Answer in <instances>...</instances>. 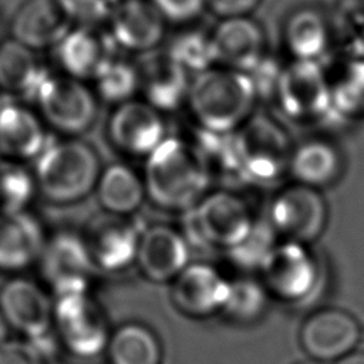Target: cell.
<instances>
[{
	"label": "cell",
	"mask_w": 364,
	"mask_h": 364,
	"mask_svg": "<svg viewBox=\"0 0 364 364\" xmlns=\"http://www.w3.org/2000/svg\"><path fill=\"white\" fill-rule=\"evenodd\" d=\"M213 169L192 138L166 136L145 158L144 183L146 199L156 208L186 212L209 192Z\"/></svg>",
	"instance_id": "cell-1"
},
{
	"label": "cell",
	"mask_w": 364,
	"mask_h": 364,
	"mask_svg": "<svg viewBox=\"0 0 364 364\" xmlns=\"http://www.w3.org/2000/svg\"><path fill=\"white\" fill-rule=\"evenodd\" d=\"M257 100L249 74L215 65L191 78L185 107L198 129L232 134L255 114Z\"/></svg>",
	"instance_id": "cell-2"
},
{
	"label": "cell",
	"mask_w": 364,
	"mask_h": 364,
	"mask_svg": "<svg viewBox=\"0 0 364 364\" xmlns=\"http://www.w3.org/2000/svg\"><path fill=\"white\" fill-rule=\"evenodd\" d=\"M102 166L97 149L80 138L51 139L36 159L38 195L54 205H73L95 191Z\"/></svg>",
	"instance_id": "cell-3"
},
{
	"label": "cell",
	"mask_w": 364,
	"mask_h": 364,
	"mask_svg": "<svg viewBox=\"0 0 364 364\" xmlns=\"http://www.w3.org/2000/svg\"><path fill=\"white\" fill-rule=\"evenodd\" d=\"M293 144L274 118L255 112L232 134L235 178L269 185L289 173Z\"/></svg>",
	"instance_id": "cell-4"
},
{
	"label": "cell",
	"mask_w": 364,
	"mask_h": 364,
	"mask_svg": "<svg viewBox=\"0 0 364 364\" xmlns=\"http://www.w3.org/2000/svg\"><path fill=\"white\" fill-rule=\"evenodd\" d=\"M255 223L252 208L240 193L216 189L183 212L181 232L188 243L229 250L247 237Z\"/></svg>",
	"instance_id": "cell-5"
},
{
	"label": "cell",
	"mask_w": 364,
	"mask_h": 364,
	"mask_svg": "<svg viewBox=\"0 0 364 364\" xmlns=\"http://www.w3.org/2000/svg\"><path fill=\"white\" fill-rule=\"evenodd\" d=\"M44 124L65 138H78L98 118V97L85 82L63 73H48L31 97Z\"/></svg>",
	"instance_id": "cell-6"
},
{
	"label": "cell",
	"mask_w": 364,
	"mask_h": 364,
	"mask_svg": "<svg viewBox=\"0 0 364 364\" xmlns=\"http://www.w3.org/2000/svg\"><path fill=\"white\" fill-rule=\"evenodd\" d=\"M53 330L67 353L78 358L105 353L111 336L102 309L88 291L55 297Z\"/></svg>",
	"instance_id": "cell-7"
},
{
	"label": "cell",
	"mask_w": 364,
	"mask_h": 364,
	"mask_svg": "<svg viewBox=\"0 0 364 364\" xmlns=\"http://www.w3.org/2000/svg\"><path fill=\"white\" fill-rule=\"evenodd\" d=\"M273 98L280 111L297 122L331 115L330 78L318 61L290 60L284 64Z\"/></svg>",
	"instance_id": "cell-8"
},
{
	"label": "cell",
	"mask_w": 364,
	"mask_h": 364,
	"mask_svg": "<svg viewBox=\"0 0 364 364\" xmlns=\"http://www.w3.org/2000/svg\"><path fill=\"white\" fill-rule=\"evenodd\" d=\"M328 206L321 191L290 182L280 188L269 206V223L284 240L309 245L321 236Z\"/></svg>",
	"instance_id": "cell-9"
},
{
	"label": "cell",
	"mask_w": 364,
	"mask_h": 364,
	"mask_svg": "<svg viewBox=\"0 0 364 364\" xmlns=\"http://www.w3.org/2000/svg\"><path fill=\"white\" fill-rule=\"evenodd\" d=\"M44 284L55 297L85 293L95 264L82 233L60 230L47 237L37 262Z\"/></svg>",
	"instance_id": "cell-10"
},
{
	"label": "cell",
	"mask_w": 364,
	"mask_h": 364,
	"mask_svg": "<svg viewBox=\"0 0 364 364\" xmlns=\"http://www.w3.org/2000/svg\"><path fill=\"white\" fill-rule=\"evenodd\" d=\"M260 270L266 290L291 304L309 300L320 282L316 256L307 245L290 240L277 243Z\"/></svg>",
	"instance_id": "cell-11"
},
{
	"label": "cell",
	"mask_w": 364,
	"mask_h": 364,
	"mask_svg": "<svg viewBox=\"0 0 364 364\" xmlns=\"http://www.w3.org/2000/svg\"><path fill=\"white\" fill-rule=\"evenodd\" d=\"M112 146L129 156L146 158L168 136L164 114L145 100H131L117 105L107 122Z\"/></svg>",
	"instance_id": "cell-12"
},
{
	"label": "cell",
	"mask_w": 364,
	"mask_h": 364,
	"mask_svg": "<svg viewBox=\"0 0 364 364\" xmlns=\"http://www.w3.org/2000/svg\"><path fill=\"white\" fill-rule=\"evenodd\" d=\"M0 311L9 327L27 336L31 343L53 331L54 300L31 279L14 276L0 289Z\"/></svg>",
	"instance_id": "cell-13"
},
{
	"label": "cell",
	"mask_w": 364,
	"mask_h": 364,
	"mask_svg": "<svg viewBox=\"0 0 364 364\" xmlns=\"http://www.w3.org/2000/svg\"><path fill=\"white\" fill-rule=\"evenodd\" d=\"M141 232L132 216L101 212L90 219L82 237L95 267L118 272L135 262Z\"/></svg>",
	"instance_id": "cell-14"
},
{
	"label": "cell",
	"mask_w": 364,
	"mask_h": 364,
	"mask_svg": "<svg viewBox=\"0 0 364 364\" xmlns=\"http://www.w3.org/2000/svg\"><path fill=\"white\" fill-rule=\"evenodd\" d=\"M360 337L358 321L338 309H323L313 313L300 330V343L316 361L341 360L353 353Z\"/></svg>",
	"instance_id": "cell-15"
},
{
	"label": "cell",
	"mask_w": 364,
	"mask_h": 364,
	"mask_svg": "<svg viewBox=\"0 0 364 364\" xmlns=\"http://www.w3.org/2000/svg\"><path fill=\"white\" fill-rule=\"evenodd\" d=\"M216 65L249 74L267 55L263 27L250 16L220 18L212 30Z\"/></svg>",
	"instance_id": "cell-16"
},
{
	"label": "cell",
	"mask_w": 364,
	"mask_h": 364,
	"mask_svg": "<svg viewBox=\"0 0 364 364\" xmlns=\"http://www.w3.org/2000/svg\"><path fill=\"white\" fill-rule=\"evenodd\" d=\"M53 50L60 73L87 82L115 57L117 47L100 27L73 26Z\"/></svg>",
	"instance_id": "cell-17"
},
{
	"label": "cell",
	"mask_w": 364,
	"mask_h": 364,
	"mask_svg": "<svg viewBox=\"0 0 364 364\" xmlns=\"http://www.w3.org/2000/svg\"><path fill=\"white\" fill-rule=\"evenodd\" d=\"M189 260V243L181 230L169 225H151L141 232L136 264L152 282H169L179 276Z\"/></svg>",
	"instance_id": "cell-18"
},
{
	"label": "cell",
	"mask_w": 364,
	"mask_h": 364,
	"mask_svg": "<svg viewBox=\"0 0 364 364\" xmlns=\"http://www.w3.org/2000/svg\"><path fill=\"white\" fill-rule=\"evenodd\" d=\"M107 31L117 48L142 54L164 41L166 20L149 0H122Z\"/></svg>",
	"instance_id": "cell-19"
},
{
	"label": "cell",
	"mask_w": 364,
	"mask_h": 364,
	"mask_svg": "<svg viewBox=\"0 0 364 364\" xmlns=\"http://www.w3.org/2000/svg\"><path fill=\"white\" fill-rule=\"evenodd\" d=\"M47 125L40 114L21 102L0 107V156L4 161L26 162L37 159L50 144Z\"/></svg>",
	"instance_id": "cell-20"
},
{
	"label": "cell",
	"mask_w": 364,
	"mask_h": 364,
	"mask_svg": "<svg viewBox=\"0 0 364 364\" xmlns=\"http://www.w3.org/2000/svg\"><path fill=\"white\" fill-rule=\"evenodd\" d=\"M229 293L230 282L206 263L188 264L172 283V301L192 317H206L223 310Z\"/></svg>",
	"instance_id": "cell-21"
},
{
	"label": "cell",
	"mask_w": 364,
	"mask_h": 364,
	"mask_svg": "<svg viewBox=\"0 0 364 364\" xmlns=\"http://www.w3.org/2000/svg\"><path fill=\"white\" fill-rule=\"evenodd\" d=\"M46 242L43 225L30 210H0V272L21 273L37 264Z\"/></svg>",
	"instance_id": "cell-22"
},
{
	"label": "cell",
	"mask_w": 364,
	"mask_h": 364,
	"mask_svg": "<svg viewBox=\"0 0 364 364\" xmlns=\"http://www.w3.org/2000/svg\"><path fill=\"white\" fill-rule=\"evenodd\" d=\"M71 27L57 0H24L10 21V34L30 50L40 51L54 48Z\"/></svg>",
	"instance_id": "cell-23"
},
{
	"label": "cell",
	"mask_w": 364,
	"mask_h": 364,
	"mask_svg": "<svg viewBox=\"0 0 364 364\" xmlns=\"http://www.w3.org/2000/svg\"><path fill=\"white\" fill-rule=\"evenodd\" d=\"M346 169V158L338 145L323 136L303 139L293 146L289 176L314 189L330 188L337 183Z\"/></svg>",
	"instance_id": "cell-24"
},
{
	"label": "cell",
	"mask_w": 364,
	"mask_h": 364,
	"mask_svg": "<svg viewBox=\"0 0 364 364\" xmlns=\"http://www.w3.org/2000/svg\"><path fill=\"white\" fill-rule=\"evenodd\" d=\"M142 100L162 114L186 104L191 75L166 53L154 55L139 65Z\"/></svg>",
	"instance_id": "cell-25"
},
{
	"label": "cell",
	"mask_w": 364,
	"mask_h": 364,
	"mask_svg": "<svg viewBox=\"0 0 364 364\" xmlns=\"http://www.w3.org/2000/svg\"><path fill=\"white\" fill-rule=\"evenodd\" d=\"M282 37L291 60L320 63L331 47L333 27L318 9L300 7L284 20Z\"/></svg>",
	"instance_id": "cell-26"
},
{
	"label": "cell",
	"mask_w": 364,
	"mask_h": 364,
	"mask_svg": "<svg viewBox=\"0 0 364 364\" xmlns=\"http://www.w3.org/2000/svg\"><path fill=\"white\" fill-rule=\"evenodd\" d=\"M94 193L102 212L119 216H132L146 199L142 173L124 162L102 168Z\"/></svg>",
	"instance_id": "cell-27"
},
{
	"label": "cell",
	"mask_w": 364,
	"mask_h": 364,
	"mask_svg": "<svg viewBox=\"0 0 364 364\" xmlns=\"http://www.w3.org/2000/svg\"><path fill=\"white\" fill-rule=\"evenodd\" d=\"M48 73L36 51L14 38L10 37L0 44V90L31 100Z\"/></svg>",
	"instance_id": "cell-28"
},
{
	"label": "cell",
	"mask_w": 364,
	"mask_h": 364,
	"mask_svg": "<svg viewBox=\"0 0 364 364\" xmlns=\"http://www.w3.org/2000/svg\"><path fill=\"white\" fill-rule=\"evenodd\" d=\"M105 355L109 364H161L162 348L148 327L127 323L111 333Z\"/></svg>",
	"instance_id": "cell-29"
},
{
	"label": "cell",
	"mask_w": 364,
	"mask_h": 364,
	"mask_svg": "<svg viewBox=\"0 0 364 364\" xmlns=\"http://www.w3.org/2000/svg\"><path fill=\"white\" fill-rule=\"evenodd\" d=\"M328 78L331 115L344 121L364 118V58L348 57Z\"/></svg>",
	"instance_id": "cell-30"
},
{
	"label": "cell",
	"mask_w": 364,
	"mask_h": 364,
	"mask_svg": "<svg viewBox=\"0 0 364 364\" xmlns=\"http://www.w3.org/2000/svg\"><path fill=\"white\" fill-rule=\"evenodd\" d=\"M165 53L192 77L216 65L212 31L199 27H189L173 36Z\"/></svg>",
	"instance_id": "cell-31"
},
{
	"label": "cell",
	"mask_w": 364,
	"mask_h": 364,
	"mask_svg": "<svg viewBox=\"0 0 364 364\" xmlns=\"http://www.w3.org/2000/svg\"><path fill=\"white\" fill-rule=\"evenodd\" d=\"M92 84L98 100L117 107L134 100L135 94L141 91L139 65L115 55L97 73Z\"/></svg>",
	"instance_id": "cell-32"
},
{
	"label": "cell",
	"mask_w": 364,
	"mask_h": 364,
	"mask_svg": "<svg viewBox=\"0 0 364 364\" xmlns=\"http://www.w3.org/2000/svg\"><path fill=\"white\" fill-rule=\"evenodd\" d=\"M38 195L34 172L27 171L23 164L0 162V210H27V206Z\"/></svg>",
	"instance_id": "cell-33"
},
{
	"label": "cell",
	"mask_w": 364,
	"mask_h": 364,
	"mask_svg": "<svg viewBox=\"0 0 364 364\" xmlns=\"http://www.w3.org/2000/svg\"><path fill=\"white\" fill-rule=\"evenodd\" d=\"M267 304V290L263 284L252 279H237L230 282V293L222 311L232 320L250 323L259 318Z\"/></svg>",
	"instance_id": "cell-34"
},
{
	"label": "cell",
	"mask_w": 364,
	"mask_h": 364,
	"mask_svg": "<svg viewBox=\"0 0 364 364\" xmlns=\"http://www.w3.org/2000/svg\"><path fill=\"white\" fill-rule=\"evenodd\" d=\"M276 232L269 222H257L247 237L237 246L226 250L230 260L243 269H262L276 247Z\"/></svg>",
	"instance_id": "cell-35"
},
{
	"label": "cell",
	"mask_w": 364,
	"mask_h": 364,
	"mask_svg": "<svg viewBox=\"0 0 364 364\" xmlns=\"http://www.w3.org/2000/svg\"><path fill=\"white\" fill-rule=\"evenodd\" d=\"M73 26L100 27L111 20L122 0H57Z\"/></svg>",
	"instance_id": "cell-36"
},
{
	"label": "cell",
	"mask_w": 364,
	"mask_h": 364,
	"mask_svg": "<svg viewBox=\"0 0 364 364\" xmlns=\"http://www.w3.org/2000/svg\"><path fill=\"white\" fill-rule=\"evenodd\" d=\"M166 23H193L206 7V0H149Z\"/></svg>",
	"instance_id": "cell-37"
},
{
	"label": "cell",
	"mask_w": 364,
	"mask_h": 364,
	"mask_svg": "<svg viewBox=\"0 0 364 364\" xmlns=\"http://www.w3.org/2000/svg\"><path fill=\"white\" fill-rule=\"evenodd\" d=\"M0 364H46V360L31 341H7L0 347Z\"/></svg>",
	"instance_id": "cell-38"
},
{
	"label": "cell",
	"mask_w": 364,
	"mask_h": 364,
	"mask_svg": "<svg viewBox=\"0 0 364 364\" xmlns=\"http://www.w3.org/2000/svg\"><path fill=\"white\" fill-rule=\"evenodd\" d=\"M262 0H206V7L220 18L243 17L260 4Z\"/></svg>",
	"instance_id": "cell-39"
},
{
	"label": "cell",
	"mask_w": 364,
	"mask_h": 364,
	"mask_svg": "<svg viewBox=\"0 0 364 364\" xmlns=\"http://www.w3.org/2000/svg\"><path fill=\"white\" fill-rule=\"evenodd\" d=\"M337 364H364V351L350 353L348 355L338 360Z\"/></svg>",
	"instance_id": "cell-40"
},
{
	"label": "cell",
	"mask_w": 364,
	"mask_h": 364,
	"mask_svg": "<svg viewBox=\"0 0 364 364\" xmlns=\"http://www.w3.org/2000/svg\"><path fill=\"white\" fill-rule=\"evenodd\" d=\"M9 324H7V321L4 320V317H3V314H1V311H0V347L4 344V343H7V336H9Z\"/></svg>",
	"instance_id": "cell-41"
},
{
	"label": "cell",
	"mask_w": 364,
	"mask_h": 364,
	"mask_svg": "<svg viewBox=\"0 0 364 364\" xmlns=\"http://www.w3.org/2000/svg\"><path fill=\"white\" fill-rule=\"evenodd\" d=\"M299 364H321L318 361H303V363H299Z\"/></svg>",
	"instance_id": "cell-42"
},
{
	"label": "cell",
	"mask_w": 364,
	"mask_h": 364,
	"mask_svg": "<svg viewBox=\"0 0 364 364\" xmlns=\"http://www.w3.org/2000/svg\"><path fill=\"white\" fill-rule=\"evenodd\" d=\"M1 31H3V30H1V20H0V44L3 43V40H1Z\"/></svg>",
	"instance_id": "cell-43"
},
{
	"label": "cell",
	"mask_w": 364,
	"mask_h": 364,
	"mask_svg": "<svg viewBox=\"0 0 364 364\" xmlns=\"http://www.w3.org/2000/svg\"><path fill=\"white\" fill-rule=\"evenodd\" d=\"M0 92H1V90H0ZM1 104H3V100H1V94H0V107H1Z\"/></svg>",
	"instance_id": "cell-44"
}]
</instances>
